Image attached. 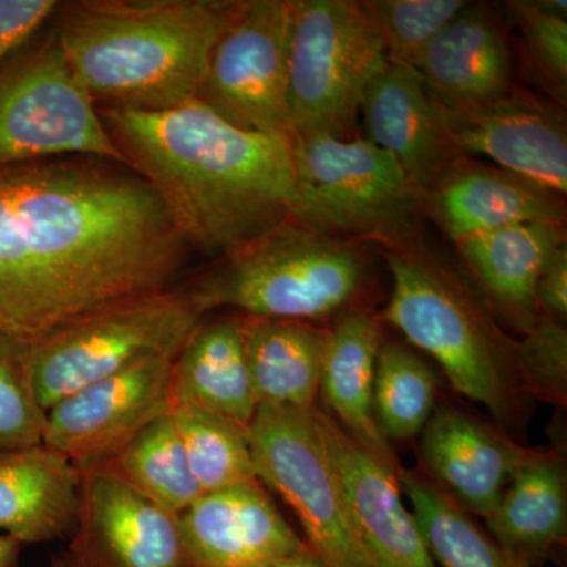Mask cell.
<instances>
[{
    "label": "cell",
    "instance_id": "cell-17",
    "mask_svg": "<svg viewBox=\"0 0 567 567\" xmlns=\"http://www.w3.org/2000/svg\"><path fill=\"white\" fill-rule=\"evenodd\" d=\"M360 112L365 140L391 155L420 199L462 156L447 137L442 110L413 66L388 63L365 89Z\"/></svg>",
    "mask_w": 567,
    "mask_h": 567
},
{
    "label": "cell",
    "instance_id": "cell-19",
    "mask_svg": "<svg viewBox=\"0 0 567 567\" xmlns=\"http://www.w3.org/2000/svg\"><path fill=\"white\" fill-rule=\"evenodd\" d=\"M561 199L527 178L461 156L420 200L456 244L518 224H565Z\"/></svg>",
    "mask_w": 567,
    "mask_h": 567
},
{
    "label": "cell",
    "instance_id": "cell-35",
    "mask_svg": "<svg viewBox=\"0 0 567 567\" xmlns=\"http://www.w3.org/2000/svg\"><path fill=\"white\" fill-rule=\"evenodd\" d=\"M59 9L55 0H0V65Z\"/></svg>",
    "mask_w": 567,
    "mask_h": 567
},
{
    "label": "cell",
    "instance_id": "cell-36",
    "mask_svg": "<svg viewBox=\"0 0 567 567\" xmlns=\"http://www.w3.org/2000/svg\"><path fill=\"white\" fill-rule=\"evenodd\" d=\"M536 301L540 312L566 322L567 316V248L559 246L548 257L536 286Z\"/></svg>",
    "mask_w": 567,
    "mask_h": 567
},
{
    "label": "cell",
    "instance_id": "cell-25",
    "mask_svg": "<svg viewBox=\"0 0 567 567\" xmlns=\"http://www.w3.org/2000/svg\"><path fill=\"white\" fill-rule=\"evenodd\" d=\"M241 333L256 404L312 409L328 330L301 320L246 316Z\"/></svg>",
    "mask_w": 567,
    "mask_h": 567
},
{
    "label": "cell",
    "instance_id": "cell-37",
    "mask_svg": "<svg viewBox=\"0 0 567 567\" xmlns=\"http://www.w3.org/2000/svg\"><path fill=\"white\" fill-rule=\"evenodd\" d=\"M262 567H328L319 555L315 554L311 548L298 551V554L289 555V557L276 559L270 565Z\"/></svg>",
    "mask_w": 567,
    "mask_h": 567
},
{
    "label": "cell",
    "instance_id": "cell-29",
    "mask_svg": "<svg viewBox=\"0 0 567 567\" xmlns=\"http://www.w3.org/2000/svg\"><path fill=\"white\" fill-rule=\"evenodd\" d=\"M436 377L409 347L383 342L377 358L374 415L386 440L409 442L434 415Z\"/></svg>",
    "mask_w": 567,
    "mask_h": 567
},
{
    "label": "cell",
    "instance_id": "cell-11",
    "mask_svg": "<svg viewBox=\"0 0 567 567\" xmlns=\"http://www.w3.org/2000/svg\"><path fill=\"white\" fill-rule=\"evenodd\" d=\"M290 18L292 0L238 2L197 100L246 132L290 134Z\"/></svg>",
    "mask_w": 567,
    "mask_h": 567
},
{
    "label": "cell",
    "instance_id": "cell-20",
    "mask_svg": "<svg viewBox=\"0 0 567 567\" xmlns=\"http://www.w3.org/2000/svg\"><path fill=\"white\" fill-rule=\"evenodd\" d=\"M440 110L465 112L514 87L506 33L484 6H468L429 44L417 65Z\"/></svg>",
    "mask_w": 567,
    "mask_h": 567
},
{
    "label": "cell",
    "instance_id": "cell-10",
    "mask_svg": "<svg viewBox=\"0 0 567 567\" xmlns=\"http://www.w3.org/2000/svg\"><path fill=\"white\" fill-rule=\"evenodd\" d=\"M246 435L257 480L290 506L308 547L328 567H369L315 406L257 405Z\"/></svg>",
    "mask_w": 567,
    "mask_h": 567
},
{
    "label": "cell",
    "instance_id": "cell-3",
    "mask_svg": "<svg viewBox=\"0 0 567 567\" xmlns=\"http://www.w3.org/2000/svg\"><path fill=\"white\" fill-rule=\"evenodd\" d=\"M238 2L82 0L55 11L74 76L103 107L164 111L197 99Z\"/></svg>",
    "mask_w": 567,
    "mask_h": 567
},
{
    "label": "cell",
    "instance_id": "cell-2",
    "mask_svg": "<svg viewBox=\"0 0 567 567\" xmlns=\"http://www.w3.org/2000/svg\"><path fill=\"white\" fill-rule=\"evenodd\" d=\"M100 114L123 164L152 186L186 248L226 257L292 219L290 134L246 132L197 99Z\"/></svg>",
    "mask_w": 567,
    "mask_h": 567
},
{
    "label": "cell",
    "instance_id": "cell-38",
    "mask_svg": "<svg viewBox=\"0 0 567 567\" xmlns=\"http://www.w3.org/2000/svg\"><path fill=\"white\" fill-rule=\"evenodd\" d=\"M22 544L6 533H0V567H18L20 565Z\"/></svg>",
    "mask_w": 567,
    "mask_h": 567
},
{
    "label": "cell",
    "instance_id": "cell-39",
    "mask_svg": "<svg viewBox=\"0 0 567 567\" xmlns=\"http://www.w3.org/2000/svg\"><path fill=\"white\" fill-rule=\"evenodd\" d=\"M51 567H82L80 563L74 561L70 554L61 555L52 561Z\"/></svg>",
    "mask_w": 567,
    "mask_h": 567
},
{
    "label": "cell",
    "instance_id": "cell-24",
    "mask_svg": "<svg viewBox=\"0 0 567 567\" xmlns=\"http://www.w3.org/2000/svg\"><path fill=\"white\" fill-rule=\"evenodd\" d=\"M382 327L365 312H347L328 330L319 393L336 423L380 461L398 468L390 443L374 415L377 358Z\"/></svg>",
    "mask_w": 567,
    "mask_h": 567
},
{
    "label": "cell",
    "instance_id": "cell-6",
    "mask_svg": "<svg viewBox=\"0 0 567 567\" xmlns=\"http://www.w3.org/2000/svg\"><path fill=\"white\" fill-rule=\"evenodd\" d=\"M297 200L292 219L347 241L390 249L417 244L420 196L398 163L365 137L290 136Z\"/></svg>",
    "mask_w": 567,
    "mask_h": 567
},
{
    "label": "cell",
    "instance_id": "cell-12",
    "mask_svg": "<svg viewBox=\"0 0 567 567\" xmlns=\"http://www.w3.org/2000/svg\"><path fill=\"white\" fill-rule=\"evenodd\" d=\"M70 551L82 567H196L181 517L123 480L107 462L82 465Z\"/></svg>",
    "mask_w": 567,
    "mask_h": 567
},
{
    "label": "cell",
    "instance_id": "cell-7",
    "mask_svg": "<svg viewBox=\"0 0 567 567\" xmlns=\"http://www.w3.org/2000/svg\"><path fill=\"white\" fill-rule=\"evenodd\" d=\"M203 315L188 295L162 290L115 301L29 344V374L44 412L52 405L155 358L181 354Z\"/></svg>",
    "mask_w": 567,
    "mask_h": 567
},
{
    "label": "cell",
    "instance_id": "cell-30",
    "mask_svg": "<svg viewBox=\"0 0 567 567\" xmlns=\"http://www.w3.org/2000/svg\"><path fill=\"white\" fill-rule=\"evenodd\" d=\"M171 415L204 494L256 477L245 425L193 405H175Z\"/></svg>",
    "mask_w": 567,
    "mask_h": 567
},
{
    "label": "cell",
    "instance_id": "cell-23",
    "mask_svg": "<svg viewBox=\"0 0 567 567\" xmlns=\"http://www.w3.org/2000/svg\"><path fill=\"white\" fill-rule=\"evenodd\" d=\"M486 524L488 535L518 567L543 565L566 540L567 483L561 454L533 451Z\"/></svg>",
    "mask_w": 567,
    "mask_h": 567
},
{
    "label": "cell",
    "instance_id": "cell-28",
    "mask_svg": "<svg viewBox=\"0 0 567 567\" xmlns=\"http://www.w3.org/2000/svg\"><path fill=\"white\" fill-rule=\"evenodd\" d=\"M106 462L133 487L177 516L204 494L171 412L142 429L121 454Z\"/></svg>",
    "mask_w": 567,
    "mask_h": 567
},
{
    "label": "cell",
    "instance_id": "cell-34",
    "mask_svg": "<svg viewBox=\"0 0 567 567\" xmlns=\"http://www.w3.org/2000/svg\"><path fill=\"white\" fill-rule=\"evenodd\" d=\"M517 342V368L529 398L565 405L567 331L557 317L540 312L535 327Z\"/></svg>",
    "mask_w": 567,
    "mask_h": 567
},
{
    "label": "cell",
    "instance_id": "cell-13",
    "mask_svg": "<svg viewBox=\"0 0 567 567\" xmlns=\"http://www.w3.org/2000/svg\"><path fill=\"white\" fill-rule=\"evenodd\" d=\"M174 361H142L62 399L47 412L41 445L78 466L111 461L173 409Z\"/></svg>",
    "mask_w": 567,
    "mask_h": 567
},
{
    "label": "cell",
    "instance_id": "cell-16",
    "mask_svg": "<svg viewBox=\"0 0 567 567\" xmlns=\"http://www.w3.org/2000/svg\"><path fill=\"white\" fill-rule=\"evenodd\" d=\"M178 517L196 567H262L308 548L257 477L203 494Z\"/></svg>",
    "mask_w": 567,
    "mask_h": 567
},
{
    "label": "cell",
    "instance_id": "cell-18",
    "mask_svg": "<svg viewBox=\"0 0 567 567\" xmlns=\"http://www.w3.org/2000/svg\"><path fill=\"white\" fill-rule=\"evenodd\" d=\"M429 480L462 509L486 518L533 451L458 410L434 413L421 432Z\"/></svg>",
    "mask_w": 567,
    "mask_h": 567
},
{
    "label": "cell",
    "instance_id": "cell-15",
    "mask_svg": "<svg viewBox=\"0 0 567 567\" xmlns=\"http://www.w3.org/2000/svg\"><path fill=\"white\" fill-rule=\"evenodd\" d=\"M319 420L369 567H436L415 516L402 499L399 468L369 453L333 417L319 412Z\"/></svg>",
    "mask_w": 567,
    "mask_h": 567
},
{
    "label": "cell",
    "instance_id": "cell-27",
    "mask_svg": "<svg viewBox=\"0 0 567 567\" xmlns=\"http://www.w3.org/2000/svg\"><path fill=\"white\" fill-rule=\"evenodd\" d=\"M431 557L440 567H518L472 514L435 486L427 476L399 470Z\"/></svg>",
    "mask_w": 567,
    "mask_h": 567
},
{
    "label": "cell",
    "instance_id": "cell-8",
    "mask_svg": "<svg viewBox=\"0 0 567 567\" xmlns=\"http://www.w3.org/2000/svg\"><path fill=\"white\" fill-rule=\"evenodd\" d=\"M386 65L382 41L361 2L292 0L290 136H349L365 89Z\"/></svg>",
    "mask_w": 567,
    "mask_h": 567
},
{
    "label": "cell",
    "instance_id": "cell-26",
    "mask_svg": "<svg viewBox=\"0 0 567 567\" xmlns=\"http://www.w3.org/2000/svg\"><path fill=\"white\" fill-rule=\"evenodd\" d=\"M171 401L193 405L245 425L257 404L246 365L241 319L200 322L175 358Z\"/></svg>",
    "mask_w": 567,
    "mask_h": 567
},
{
    "label": "cell",
    "instance_id": "cell-9",
    "mask_svg": "<svg viewBox=\"0 0 567 567\" xmlns=\"http://www.w3.org/2000/svg\"><path fill=\"white\" fill-rule=\"evenodd\" d=\"M55 158L123 164L99 107L51 32L0 65V169Z\"/></svg>",
    "mask_w": 567,
    "mask_h": 567
},
{
    "label": "cell",
    "instance_id": "cell-21",
    "mask_svg": "<svg viewBox=\"0 0 567 567\" xmlns=\"http://www.w3.org/2000/svg\"><path fill=\"white\" fill-rule=\"evenodd\" d=\"M456 245L491 312L527 334L540 316L537 279L551 252L566 245L565 224H518Z\"/></svg>",
    "mask_w": 567,
    "mask_h": 567
},
{
    "label": "cell",
    "instance_id": "cell-31",
    "mask_svg": "<svg viewBox=\"0 0 567 567\" xmlns=\"http://www.w3.org/2000/svg\"><path fill=\"white\" fill-rule=\"evenodd\" d=\"M468 3L464 0H365L361 7L379 33L386 62L417 70L431 41Z\"/></svg>",
    "mask_w": 567,
    "mask_h": 567
},
{
    "label": "cell",
    "instance_id": "cell-5",
    "mask_svg": "<svg viewBox=\"0 0 567 567\" xmlns=\"http://www.w3.org/2000/svg\"><path fill=\"white\" fill-rule=\"evenodd\" d=\"M221 259L185 292L203 316L235 308L264 319H324L353 300L365 275L353 241L316 233L295 219Z\"/></svg>",
    "mask_w": 567,
    "mask_h": 567
},
{
    "label": "cell",
    "instance_id": "cell-33",
    "mask_svg": "<svg viewBox=\"0 0 567 567\" xmlns=\"http://www.w3.org/2000/svg\"><path fill=\"white\" fill-rule=\"evenodd\" d=\"M28 342L0 331V454L39 446L47 412L33 391Z\"/></svg>",
    "mask_w": 567,
    "mask_h": 567
},
{
    "label": "cell",
    "instance_id": "cell-32",
    "mask_svg": "<svg viewBox=\"0 0 567 567\" xmlns=\"http://www.w3.org/2000/svg\"><path fill=\"white\" fill-rule=\"evenodd\" d=\"M516 22L522 61L548 100L566 106L567 21L566 0L509 3Z\"/></svg>",
    "mask_w": 567,
    "mask_h": 567
},
{
    "label": "cell",
    "instance_id": "cell-14",
    "mask_svg": "<svg viewBox=\"0 0 567 567\" xmlns=\"http://www.w3.org/2000/svg\"><path fill=\"white\" fill-rule=\"evenodd\" d=\"M451 144L462 156H487L499 169L565 197V107L514 85L505 95L465 112L442 111Z\"/></svg>",
    "mask_w": 567,
    "mask_h": 567
},
{
    "label": "cell",
    "instance_id": "cell-22",
    "mask_svg": "<svg viewBox=\"0 0 567 567\" xmlns=\"http://www.w3.org/2000/svg\"><path fill=\"white\" fill-rule=\"evenodd\" d=\"M81 470L44 445L0 454V529L24 544L73 536Z\"/></svg>",
    "mask_w": 567,
    "mask_h": 567
},
{
    "label": "cell",
    "instance_id": "cell-1",
    "mask_svg": "<svg viewBox=\"0 0 567 567\" xmlns=\"http://www.w3.org/2000/svg\"><path fill=\"white\" fill-rule=\"evenodd\" d=\"M185 256L159 197L123 164L55 158L0 169V331L22 342L167 290Z\"/></svg>",
    "mask_w": 567,
    "mask_h": 567
},
{
    "label": "cell",
    "instance_id": "cell-4",
    "mask_svg": "<svg viewBox=\"0 0 567 567\" xmlns=\"http://www.w3.org/2000/svg\"><path fill=\"white\" fill-rule=\"evenodd\" d=\"M393 292L383 319L442 365L457 393L514 427L529 398L516 341L499 331L486 303L446 264L417 244L385 251Z\"/></svg>",
    "mask_w": 567,
    "mask_h": 567
}]
</instances>
